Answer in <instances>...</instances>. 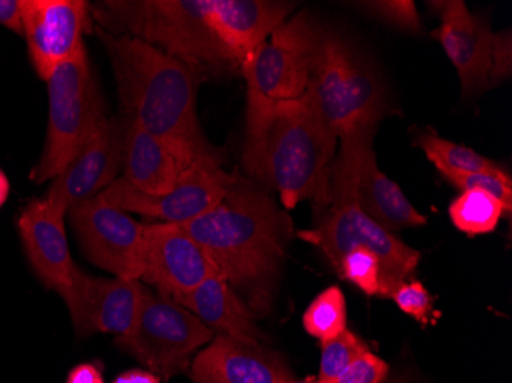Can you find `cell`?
I'll return each mask as SVG.
<instances>
[{
	"mask_svg": "<svg viewBox=\"0 0 512 383\" xmlns=\"http://www.w3.org/2000/svg\"><path fill=\"white\" fill-rule=\"evenodd\" d=\"M388 374V365L381 357L367 351L348 365L332 383H382Z\"/></svg>",
	"mask_w": 512,
	"mask_h": 383,
	"instance_id": "4dcf8cb0",
	"label": "cell"
},
{
	"mask_svg": "<svg viewBox=\"0 0 512 383\" xmlns=\"http://www.w3.org/2000/svg\"><path fill=\"white\" fill-rule=\"evenodd\" d=\"M502 217V204L482 190H463L450 206L454 226L470 236L494 232Z\"/></svg>",
	"mask_w": 512,
	"mask_h": 383,
	"instance_id": "cb8c5ba5",
	"label": "cell"
},
{
	"mask_svg": "<svg viewBox=\"0 0 512 383\" xmlns=\"http://www.w3.org/2000/svg\"><path fill=\"white\" fill-rule=\"evenodd\" d=\"M177 304L188 308L203 324L220 336L261 344L266 341L256 325V316L241 296L220 275L206 279L197 289L178 298Z\"/></svg>",
	"mask_w": 512,
	"mask_h": 383,
	"instance_id": "7402d4cb",
	"label": "cell"
},
{
	"mask_svg": "<svg viewBox=\"0 0 512 383\" xmlns=\"http://www.w3.org/2000/svg\"><path fill=\"white\" fill-rule=\"evenodd\" d=\"M48 82L50 120L42 157L31 171L34 183L54 180L106 117L85 48L60 63Z\"/></svg>",
	"mask_w": 512,
	"mask_h": 383,
	"instance_id": "52a82bcc",
	"label": "cell"
},
{
	"mask_svg": "<svg viewBox=\"0 0 512 383\" xmlns=\"http://www.w3.org/2000/svg\"><path fill=\"white\" fill-rule=\"evenodd\" d=\"M200 158L203 157L191 149L161 140L126 118L123 180L140 192L148 195L168 194L181 175Z\"/></svg>",
	"mask_w": 512,
	"mask_h": 383,
	"instance_id": "d6986e66",
	"label": "cell"
},
{
	"mask_svg": "<svg viewBox=\"0 0 512 383\" xmlns=\"http://www.w3.org/2000/svg\"><path fill=\"white\" fill-rule=\"evenodd\" d=\"M440 25L439 40L462 83L463 95L479 94L511 76V31L494 34L485 19L471 13L462 0L431 2Z\"/></svg>",
	"mask_w": 512,
	"mask_h": 383,
	"instance_id": "8fae6325",
	"label": "cell"
},
{
	"mask_svg": "<svg viewBox=\"0 0 512 383\" xmlns=\"http://www.w3.org/2000/svg\"><path fill=\"white\" fill-rule=\"evenodd\" d=\"M145 285L138 279L96 278L77 267L68 289L60 292L77 333L122 336L131 330Z\"/></svg>",
	"mask_w": 512,
	"mask_h": 383,
	"instance_id": "e0dca14e",
	"label": "cell"
},
{
	"mask_svg": "<svg viewBox=\"0 0 512 383\" xmlns=\"http://www.w3.org/2000/svg\"><path fill=\"white\" fill-rule=\"evenodd\" d=\"M20 7L31 62L40 79L48 80L60 63L85 48L91 7L83 0H20Z\"/></svg>",
	"mask_w": 512,
	"mask_h": 383,
	"instance_id": "9a60e30c",
	"label": "cell"
},
{
	"mask_svg": "<svg viewBox=\"0 0 512 383\" xmlns=\"http://www.w3.org/2000/svg\"><path fill=\"white\" fill-rule=\"evenodd\" d=\"M8 195H10V181L4 171H0V207L4 206Z\"/></svg>",
	"mask_w": 512,
	"mask_h": 383,
	"instance_id": "e575fe53",
	"label": "cell"
},
{
	"mask_svg": "<svg viewBox=\"0 0 512 383\" xmlns=\"http://www.w3.org/2000/svg\"><path fill=\"white\" fill-rule=\"evenodd\" d=\"M195 383H290L281 354L263 344L217 336L189 368Z\"/></svg>",
	"mask_w": 512,
	"mask_h": 383,
	"instance_id": "ac0fdd59",
	"label": "cell"
},
{
	"mask_svg": "<svg viewBox=\"0 0 512 383\" xmlns=\"http://www.w3.org/2000/svg\"><path fill=\"white\" fill-rule=\"evenodd\" d=\"M417 145L425 152L428 160L437 167L440 174H448V172L473 174V172H491L503 169L499 163L483 157L474 149L457 145V143L437 137L431 132L417 138Z\"/></svg>",
	"mask_w": 512,
	"mask_h": 383,
	"instance_id": "603a6c76",
	"label": "cell"
},
{
	"mask_svg": "<svg viewBox=\"0 0 512 383\" xmlns=\"http://www.w3.org/2000/svg\"><path fill=\"white\" fill-rule=\"evenodd\" d=\"M86 258L117 278L140 279L145 267L146 226L97 197L69 210Z\"/></svg>",
	"mask_w": 512,
	"mask_h": 383,
	"instance_id": "4fadbf2b",
	"label": "cell"
},
{
	"mask_svg": "<svg viewBox=\"0 0 512 383\" xmlns=\"http://www.w3.org/2000/svg\"><path fill=\"white\" fill-rule=\"evenodd\" d=\"M91 11L109 33L145 40L198 68L241 71L215 27L214 0H111Z\"/></svg>",
	"mask_w": 512,
	"mask_h": 383,
	"instance_id": "277c9868",
	"label": "cell"
},
{
	"mask_svg": "<svg viewBox=\"0 0 512 383\" xmlns=\"http://www.w3.org/2000/svg\"><path fill=\"white\" fill-rule=\"evenodd\" d=\"M391 299L396 302L405 315L411 316L422 325L430 324L431 313H433V298L422 282L405 281L394 290Z\"/></svg>",
	"mask_w": 512,
	"mask_h": 383,
	"instance_id": "f546056e",
	"label": "cell"
},
{
	"mask_svg": "<svg viewBox=\"0 0 512 383\" xmlns=\"http://www.w3.org/2000/svg\"><path fill=\"white\" fill-rule=\"evenodd\" d=\"M65 215L46 200H34L19 218L20 236L31 266L48 289L63 292L73 281V259L66 239Z\"/></svg>",
	"mask_w": 512,
	"mask_h": 383,
	"instance_id": "ffe728a7",
	"label": "cell"
},
{
	"mask_svg": "<svg viewBox=\"0 0 512 383\" xmlns=\"http://www.w3.org/2000/svg\"><path fill=\"white\" fill-rule=\"evenodd\" d=\"M296 5L276 0H214L220 39L238 65L289 19Z\"/></svg>",
	"mask_w": 512,
	"mask_h": 383,
	"instance_id": "44dd1931",
	"label": "cell"
},
{
	"mask_svg": "<svg viewBox=\"0 0 512 383\" xmlns=\"http://www.w3.org/2000/svg\"><path fill=\"white\" fill-rule=\"evenodd\" d=\"M307 103L338 137L364 122H381L385 88L376 69L341 31L321 27Z\"/></svg>",
	"mask_w": 512,
	"mask_h": 383,
	"instance_id": "5b68a950",
	"label": "cell"
},
{
	"mask_svg": "<svg viewBox=\"0 0 512 383\" xmlns=\"http://www.w3.org/2000/svg\"><path fill=\"white\" fill-rule=\"evenodd\" d=\"M125 132L126 118L123 123L119 118H103L54 178L45 200L66 215L77 204L102 194L123 167Z\"/></svg>",
	"mask_w": 512,
	"mask_h": 383,
	"instance_id": "5bb4252c",
	"label": "cell"
},
{
	"mask_svg": "<svg viewBox=\"0 0 512 383\" xmlns=\"http://www.w3.org/2000/svg\"><path fill=\"white\" fill-rule=\"evenodd\" d=\"M440 175L462 192L463 190H482L485 194L496 198L505 209V217L511 218L512 180L511 175L505 169L491 172H473V174L448 172V174Z\"/></svg>",
	"mask_w": 512,
	"mask_h": 383,
	"instance_id": "83f0119b",
	"label": "cell"
},
{
	"mask_svg": "<svg viewBox=\"0 0 512 383\" xmlns=\"http://www.w3.org/2000/svg\"><path fill=\"white\" fill-rule=\"evenodd\" d=\"M367 351H370L368 345L347 328L335 338L321 342V365L316 376L319 383H332L348 365Z\"/></svg>",
	"mask_w": 512,
	"mask_h": 383,
	"instance_id": "4316f807",
	"label": "cell"
},
{
	"mask_svg": "<svg viewBox=\"0 0 512 383\" xmlns=\"http://www.w3.org/2000/svg\"><path fill=\"white\" fill-rule=\"evenodd\" d=\"M378 122L359 123L339 137L341 149L333 161L329 201L352 200L388 232L428 223L414 209L401 187L378 167L373 138Z\"/></svg>",
	"mask_w": 512,
	"mask_h": 383,
	"instance_id": "8992f818",
	"label": "cell"
},
{
	"mask_svg": "<svg viewBox=\"0 0 512 383\" xmlns=\"http://www.w3.org/2000/svg\"><path fill=\"white\" fill-rule=\"evenodd\" d=\"M321 23L301 11L276 28L244 59L247 95L267 102L302 99L309 88Z\"/></svg>",
	"mask_w": 512,
	"mask_h": 383,
	"instance_id": "30bf717a",
	"label": "cell"
},
{
	"mask_svg": "<svg viewBox=\"0 0 512 383\" xmlns=\"http://www.w3.org/2000/svg\"><path fill=\"white\" fill-rule=\"evenodd\" d=\"M290 383H319V380H318V377H316V376H309V377H306V379H301V380L292 379V380H290Z\"/></svg>",
	"mask_w": 512,
	"mask_h": 383,
	"instance_id": "d590c367",
	"label": "cell"
},
{
	"mask_svg": "<svg viewBox=\"0 0 512 383\" xmlns=\"http://www.w3.org/2000/svg\"><path fill=\"white\" fill-rule=\"evenodd\" d=\"M220 275L211 256L180 224L146 226L143 281L171 301L188 295L206 279Z\"/></svg>",
	"mask_w": 512,
	"mask_h": 383,
	"instance_id": "2e32d148",
	"label": "cell"
},
{
	"mask_svg": "<svg viewBox=\"0 0 512 383\" xmlns=\"http://www.w3.org/2000/svg\"><path fill=\"white\" fill-rule=\"evenodd\" d=\"M235 178L237 174H229L221 167V155H211L195 161L168 194L148 195L120 178L109 184L99 197L109 206L128 213L160 218L165 223L186 224L217 206Z\"/></svg>",
	"mask_w": 512,
	"mask_h": 383,
	"instance_id": "7c38bea8",
	"label": "cell"
},
{
	"mask_svg": "<svg viewBox=\"0 0 512 383\" xmlns=\"http://www.w3.org/2000/svg\"><path fill=\"white\" fill-rule=\"evenodd\" d=\"M302 324L319 342L329 341L347 328V305L338 285H332L313 299L302 316Z\"/></svg>",
	"mask_w": 512,
	"mask_h": 383,
	"instance_id": "d4e9b609",
	"label": "cell"
},
{
	"mask_svg": "<svg viewBox=\"0 0 512 383\" xmlns=\"http://www.w3.org/2000/svg\"><path fill=\"white\" fill-rule=\"evenodd\" d=\"M180 226L203 246L221 278L256 319L272 313L287 246L295 232L289 215L266 189L237 174L217 206Z\"/></svg>",
	"mask_w": 512,
	"mask_h": 383,
	"instance_id": "6da1fadb",
	"label": "cell"
},
{
	"mask_svg": "<svg viewBox=\"0 0 512 383\" xmlns=\"http://www.w3.org/2000/svg\"><path fill=\"white\" fill-rule=\"evenodd\" d=\"M66 383H105V380L97 365L82 364L71 370Z\"/></svg>",
	"mask_w": 512,
	"mask_h": 383,
	"instance_id": "d6a6232c",
	"label": "cell"
},
{
	"mask_svg": "<svg viewBox=\"0 0 512 383\" xmlns=\"http://www.w3.org/2000/svg\"><path fill=\"white\" fill-rule=\"evenodd\" d=\"M338 140L306 97L267 102L247 95L244 169L250 180L276 190L286 209L301 201L329 207Z\"/></svg>",
	"mask_w": 512,
	"mask_h": 383,
	"instance_id": "7a4b0ae2",
	"label": "cell"
},
{
	"mask_svg": "<svg viewBox=\"0 0 512 383\" xmlns=\"http://www.w3.org/2000/svg\"><path fill=\"white\" fill-rule=\"evenodd\" d=\"M212 339L214 331L188 308L145 287L131 330L114 344L158 379L169 380L189 371L192 354Z\"/></svg>",
	"mask_w": 512,
	"mask_h": 383,
	"instance_id": "ba28073f",
	"label": "cell"
},
{
	"mask_svg": "<svg viewBox=\"0 0 512 383\" xmlns=\"http://www.w3.org/2000/svg\"><path fill=\"white\" fill-rule=\"evenodd\" d=\"M368 13L384 20L393 28L407 33H421L422 25L416 5L411 0H381L361 4Z\"/></svg>",
	"mask_w": 512,
	"mask_h": 383,
	"instance_id": "f1b7e54d",
	"label": "cell"
},
{
	"mask_svg": "<svg viewBox=\"0 0 512 383\" xmlns=\"http://www.w3.org/2000/svg\"><path fill=\"white\" fill-rule=\"evenodd\" d=\"M336 272L341 278L355 284L365 295L387 299L381 259L367 249H355L345 253Z\"/></svg>",
	"mask_w": 512,
	"mask_h": 383,
	"instance_id": "484cf974",
	"label": "cell"
},
{
	"mask_svg": "<svg viewBox=\"0 0 512 383\" xmlns=\"http://www.w3.org/2000/svg\"><path fill=\"white\" fill-rule=\"evenodd\" d=\"M96 30L108 51L126 118L201 157L220 154L207 143L198 122V85L206 71L137 37Z\"/></svg>",
	"mask_w": 512,
	"mask_h": 383,
	"instance_id": "3957f363",
	"label": "cell"
},
{
	"mask_svg": "<svg viewBox=\"0 0 512 383\" xmlns=\"http://www.w3.org/2000/svg\"><path fill=\"white\" fill-rule=\"evenodd\" d=\"M112 383H160V379L151 371L129 370L120 374Z\"/></svg>",
	"mask_w": 512,
	"mask_h": 383,
	"instance_id": "836d02e7",
	"label": "cell"
},
{
	"mask_svg": "<svg viewBox=\"0 0 512 383\" xmlns=\"http://www.w3.org/2000/svg\"><path fill=\"white\" fill-rule=\"evenodd\" d=\"M0 23L8 30L23 36L20 0H0Z\"/></svg>",
	"mask_w": 512,
	"mask_h": 383,
	"instance_id": "1f68e13d",
	"label": "cell"
},
{
	"mask_svg": "<svg viewBox=\"0 0 512 383\" xmlns=\"http://www.w3.org/2000/svg\"><path fill=\"white\" fill-rule=\"evenodd\" d=\"M296 235L318 247L335 270L342 256L352 250L367 249L378 255L387 299L402 282L413 281L421 262V253L371 220L352 200L330 203L313 229L299 230Z\"/></svg>",
	"mask_w": 512,
	"mask_h": 383,
	"instance_id": "9c48e42d",
	"label": "cell"
}]
</instances>
